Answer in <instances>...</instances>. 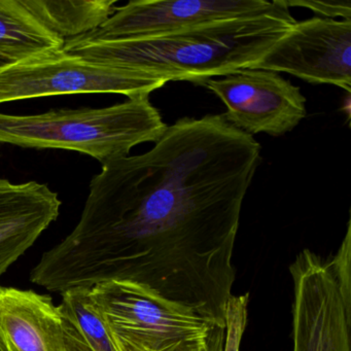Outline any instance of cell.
<instances>
[{
  "label": "cell",
  "instance_id": "6da1fadb",
  "mask_svg": "<svg viewBox=\"0 0 351 351\" xmlns=\"http://www.w3.org/2000/svg\"><path fill=\"white\" fill-rule=\"evenodd\" d=\"M261 151L223 114L176 121L147 153L102 164L79 223L30 279L60 293L133 283L226 326L240 215Z\"/></svg>",
  "mask_w": 351,
  "mask_h": 351
},
{
  "label": "cell",
  "instance_id": "7a4b0ae2",
  "mask_svg": "<svg viewBox=\"0 0 351 351\" xmlns=\"http://www.w3.org/2000/svg\"><path fill=\"white\" fill-rule=\"evenodd\" d=\"M274 11L203 24L158 36L65 40L63 50L94 62L145 73L167 82L203 85L215 77L250 69L293 25L295 18L278 0Z\"/></svg>",
  "mask_w": 351,
  "mask_h": 351
},
{
  "label": "cell",
  "instance_id": "3957f363",
  "mask_svg": "<svg viewBox=\"0 0 351 351\" xmlns=\"http://www.w3.org/2000/svg\"><path fill=\"white\" fill-rule=\"evenodd\" d=\"M167 127L149 97L130 98L101 108L27 116L0 112V143L79 152L104 164L128 157L141 143H157Z\"/></svg>",
  "mask_w": 351,
  "mask_h": 351
},
{
  "label": "cell",
  "instance_id": "277c9868",
  "mask_svg": "<svg viewBox=\"0 0 351 351\" xmlns=\"http://www.w3.org/2000/svg\"><path fill=\"white\" fill-rule=\"evenodd\" d=\"M90 298L108 334L141 351L190 350L219 326L133 283H99L90 289Z\"/></svg>",
  "mask_w": 351,
  "mask_h": 351
},
{
  "label": "cell",
  "instance_id": "5b68a950",
  "mask_svg": "<svg viewBox=\"0 0 351 351\" xmlns=\"http://www.w3.org/2000/svg\"><path fill=\"white\" fill-rule=\"evenodd\" d=\"M166 84L138 71L94 62L60 49L0 67V104L71 94L149 97Z\"/></svg>",
  "mask_w": 351,
  "mask_h": 351
},
{
  "label": "cell",
  "instance_id": "8992f818",
  "mask_svg": "<svg viewBox=\"0 0 351 351\" xmlns=\"http://www.w3.org/2000/svg\"><path fill=\"white\" fill-rule=\"evenodd\" d=\"M293 281V351H350L351 306L330 258L304 250L289 266Z\"/></svg>",
  "mask_w": 351,
  "mask_h": 351
},
{
  "label": "cell",
  "instance_id": "52a82bcc",
  "mask_svg": "<svg viewBox=\"0 0 351 351\" xmlns=\"http://www.w3.org/2000/svg\"><path fill=\"white\" fill-rule=\"evenodd\" d=\"M250 69L351 91V21L313 17L295 25Z\"/></svg>",
  "mask_w": 351,
  "mask_h": 351
},
{
  "label": "cell",
  "instance_id": "ba28073f",
  "mask_svg": "<svg viewBox=\"0 0 351 351\" xmlns=\"http://www.w3.org/2000/svg\"><path fill=\"white\" fill-rule=\"evenodd\" d=\"M227 108L226 120L238 130L278 137L293 130L307 114L298 86L280 75L243 69L204 84Z\"/></svg>",
  "mask_w": 351,
  "mask_h": 351
},
{
  "label": "cell",
  "instance_id": "9c48e42d",
  "mask_svg": "<svg viewBox=\"0 0 351 351\" xmlns=\"http://www.w3.org/2000/svg\"><path fill=\"white\" fill-rule=\"evenodd\" d=\"M278 0H133L118 8L97 30L77 36L119 40L169 34L191 27L274 11Z\"/></svg>",
  "mask_w": 351,
  "mask_h": 351
},
{
  "label": "cell",
  "instance_id": "30bf717a",
  "mask_svg": "<svg viewBox=\"0 0 351 351\" xmlns=\"http://www.w3.org/2000/svg\"><path fill=\"white\" fill-rule=\"evenodd\" d=\"M60 207L48 184L0 178V278L56 221Z\"/></svg>",
  "mask_w": 351,
  "mask_h": 351
},
{
  "label": "cell",
  "instance_id": "8fae6325",
  "mask_svg": "<svg viewBox=\"0 0 351 351\" xmlns=\"http://www.w3.org/2000/svg\"><path fill=\"white\" fill-rule=\"evenodd\" d=\"M0 336L12 351H65L58 306L32 289L0 285Z\"/></svg>",
  "mask_w": 351,
  "mask_h": 351
},
{
  "label": "cell",
  "instance_id": "7c38bea8",
  "mask_svg": "<svg viewBox=\"0 0 351 351\" xmlns=\"http://www.w3.org/2000/svg\"><path fill=\"white\" fill-rule=\"evenodd\" d=\"M45 27L62 40L97 30L116 13L118 0H21Z\"/></svg>",
  "mask_w": 351,
  "mask_h": 351
},
{
  "label": "cell",
  "instance_id": "4fadbf2b",
  "mask_svg": "<svg viewBox=\"0 0 351 351\" xmlns=\"http://www.w3.org/2000/svg\"><path fill=\"white\" fill-rule=\"evenodd\" d=\"M64 44L34 17L21 0H0V53L10 61L60 50Z\"/></svg>",
  "mask_w": 351,
  "mask_h": 351
},
{
  "label": "cell",
  "instance_id": "5bb4252c",
  "mask_svg": "<svg viewBox=\"0 0 351 351\" xmlns=\"http://www.w3.org/2000/svg\"><path fill=\"white\" fill-rule=\"evenodd\" d=\"M250 295L231 298L226 312V340L223 351H239L240 342L245 330Z\"/></svg>",
  "mask_w": 351,
  "mask_h": 351
},
{
  "label": "cell",
  "instance_id": "9a60e30c",
  "mask_svg": "<svg viewBox=\"0 0 351 351\" xmlns=\"http://www.w3.org/2000/svg\"><path fill=\"white\" fill-rule=\"evenodd\" d=\"M345 302L351 306V221L347 223L346 234L337 254L330 258Z\"/></svg>",
  "mask_w": 351,
  "mask_h": 351
},
{
  "label": "cell",
  "instance_id": "2e32d148",
  "mask_svg": "<svg viewBox=\"0 0 351 351\" xmlns=\"http://www.w3.org/2000/svg\"><path fill=\"white\" fill-rule=\"evenodd\" d=\"M287 8L302 7L311 10L322 18L335 19L342 17L351 21V3L349 0H283Z\"/></svg>",
  "mask_w": 351,
  "mask_h": 351
},
{
  "label": "cell",
  "instance_id": "e0dca14e",
  "mask_svg": "<svg viewBox=\"0 0 351 351\" xmlns=\"http://www.w3.org/2000/svg\"><path fill=\"white\" fill-rule=\"evenodd\" d=\"M117 351H141L131 345L127 344L124 341L110 336ZM226 326H217L211 332L210 336L207 339L206 342L201 344L196 348L190 349L186 351H223L225 349Z\"/></svg>",
  "mask_w": 351,
  "mask_h": 351
},
{
  "label": "cell",
  "instance_id": "ac0fdd59",
  "mask_svg": "<svg viewBox=\"0 0 351 351\" xmlns=\"http://www.w3.org/2000/svg\"><path fill=\"white\" fill-rule=\"evenodd\" d=\"M0 351H12L10 347L8 346L7 343L5 342L1 336H0Z\"/></svg>",
  "mask_w": 351,
  "mask_h": 351
},
{
  "label": "cell",
  "instance_id": "d6986e66",
  "mask_svg": "<svg viewBox=\"0 0 351 351\" xmlns=\"http://www.w3.org/2000/svg\"><path fill=\"white\" fill-rule=\"evenodd\" d=\"M9 63H13L12 61H10L7 57L3 56L1 53H0V67L5 66V65L9 64Z\"/></svg>",
  "mask_w": 351,
  "mask_h": 351
}]
</instances>
